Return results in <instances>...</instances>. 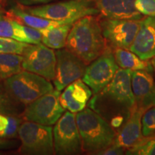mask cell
<instances>
[{
  "label": "cell",
  "mask_w": 155,
  "mask_h": 155,
  "mask_svg": "<svg viewBox=\"0 0 155 155\" xmlns=\"http://www.w3.org/2000/svg\"><path fill=\"white\" fill-rule=\"evenodd\" d=\"M131 78V70L119 68L111 82L94 94L88 104V108L104 118L116 133L135 108Z\"/></svg>",
  "instance_id": "1"
},
{
  "label": "cell",
  "mask_w": 155,
  "mask_h": 155,
  "mask_svg": "<svg viewBox=\"0 0 155 155\" xmlns=\"http://www.w3.org/2000/svg\"><path fill=\"white\" fill-rule=\"evenodd\" d=\"M6 15L9 18L14 19L19 24L31 27L39 30L53 28L62 25L72 23L66 21L52 20V19L35 16L25 12L21 7H12L9 11L6 12Z\"/></svg>",
  "instance_id": "18"
},
{
  "label": "cell",
  "mask_w": 155,
  "mask_h": 155,
  "mask_svg": "<svg viewBox=\"0 0 155 155\" xmlns=\"http://www.w3.org/2000/svg\"><path fill=\"white\" fill-rule=\"evenodd\" d=\"M9 124V119L7 115L0 114V133L6 129Z\"/></svg>",
  "instance_id": "33"
},
{
  "label": "cell",
  "mask_w": 155,
  "mask_h": 155,
  "mask_svg": "<svg viewBox=\"0 0 155 155\" xmlns=\"http://www.w3.org/2000/svg\"><path fill=\"white\" fill-rule=\"evenodd\" d=\"M125 150L119 145L114 144L106 149L96 152L97 155H122L125 154Z\"/></svg>",
  "instance_id": "30"
},
{
  "label": "cell",
  "mask_w": 155,
  "mask_h": 155,
  "mask_svg": "<svg viewBox=\"0 0 155 155\" xmlns=\"http://www.w3.org/2000/svg\"><path fill=\"white\" fill-rule=\"evenodd\" d=\"M102 34L108 47L129 50L140 26L141 19H110L99 16Z\"/></svg>",
  "instance_id": "8"
},
{
  "label": "cell",
  "mask_w": 155,
  "mask_h": 155,
  "mask_svg": "<svg viewBox=\"0 0 155 155\" xmlns=\"http://www.w3.org/2000/svg\"><path fill=\"white\" fill-rule=\"evenodd\" d=\"M4 86L16 101L25 106L54 90L50 81L25 70L4 81Z\"/></svg>",
  "instance_id": "5"
},
{
  "label": "cell",
  "mask_w": 155,
  "mask_h": 155,
  "mask_svg": "<svg viewBox=\"0 0 155 155\" xmlns=\"http://www.w3.org/2000/svg\"><path fill=\"white\" fill-rule=\"evenodd\" d=\"M21 145L19 152L28 155H53L55 153L53 128L26 121L21 124L18 131Z\"/></svg>",
  "instance_id": "6"
},
{
  "label": "cell",
  "mask_w": 155,
  "mask_h": 155,
  "mask_svg": "<svg viewBox=\"0 0 155 155\" xmlns=\"http://www.w3.org/2000/svg\"><path fill=\"white\" fill-rule=\"evenodd\" d=\"M0 36L28 43L26 35L22 29V25L9 18L7 15L0 19Z\"/></svg>",
  "instance_id": "22"
},
{
  "label": "cell",
  "mask_w": 155,
  "mask_h": 155,
  "mask_svg": "<svg viewBox=\"0 0 155 155\" xmlns=\"http://www.w3.org/2000/svg\"><path fill=\"white\" fill-rule=\"evenodd\" d=\"M141 133L143 137L155 135V106L149 108L141 117Z\"/></svg>",
  "instance_id": "26"
},
{
  "label": "cell",
  "mask_w": 155,
  "mask_h": 155,
  "mask_svg": "<svg viewBox=\"0 0 155 155\" xmlns=\"http://www.w3.org/2000/svg\"><path fill=\"white\" fill-rule=\"evenodd\" d=\"M22 29L26 35L28 44L41 43L42 35L40 30L24 25H22Z\"/></svg>",
  "instance_id": "29"
},
{
  "label": "cell",
  "mask_w": 155,
  "mask_h": 155,
  "mask_svg": "<svg viewBox=\"0 0 155 155\" xmlns=\"http://www.w3.org/2000/svg\"><path fill=\"white\" fill-rule=\"evenodd\" d=\"M75 121L81 136L83 152L95 154L115 141L116 131L91 108H85L75 114Z\"/></svg>",
  "instance_id": "3"
},
{
  "label": "cell",
  "mask_w": 155,
  "mask_h": 155,
  "mask_svg": "<svg viewBox=\"0 0 155 155\" xmlns=\"http://www.w3.org/2000/svg\"><path fill=\"white\" fill-rule=\"evenodd\" d=\"M55 56V75L53 81L56 90L61 91L83 77L87 65L66 48L56 50Z\"/></svg>",
  "instance_id": "12"
},
{
  "label": "cell",
  "mask_w": 155,
  "mask_h": 155,
  "mask_svg": "<svg viewBox=\"0 0 155 155\" xmlns=\"http://www.w3.org/2000/svg\"><path fill=\"white\" fill-rule=\"evenodd\" d=\"M4 0H0V3H2V2H3Z\"/></svg>",
  "instance_id": "36"
},
{
  "label": "cell",
  "mask_w": 155,
  "mask_h": 155,
  "mask_svg": "<svg viewBox=\"0 0 155 155\" xmlns=\"http://www.w3.org/2000/svg\"><path fill=\"white\" fill-rule=\"evenodd\" d=\"M113 51L116 63L121 68L129 69L131 71L145 70L151 72L154 71L151 62L143 61L131 50L116 48Z\"/></svg>",
  "instance_id": "19"
},
{
  "label": "cell",
  "mask_w": 155,
  "mask_h": 155,
  "mask_svg": "<svg viewBox=\"0 0 155 155\" xmlns=\"http://www.w3.org/2000/svg\"><path fill=\"white\" fill-rule=\"evenodd\" d=\"M73 23L60 25L53 28L40 30L42 33V43L52 49L65 48L68 36Z\"/></svg>",
  "instance_id": "20"
},
{
  "label": "cell",
  "mask_w": 155,
  "mask_h": 155,
  "mask_svg": "<svg viewBox=\"0 0 155 155\" xmlns=\"http://www.w3.org/2000/svg\"><path fill=\"white\" fill-rule=\"evenodd\" d=\"M19 146V141L0 137V150H12Z\"/></svg>",
  "instance_id": "31"
},
{
  "label": "cell",
  "mask_w": 155,
  "mask_h": 155,
  "mask_svg": "<svg viewBox=\"0 0 155 155\" xmlns=\"http://www.w3.org/2000/svg\"><path fill=\"white\" fill-rule=\"evenodd\" d=\"M5 15H6V12L4 10L2 7L1 6V3H0V19L2 18Z\"/></svg>",
  "instance_id": "34"
},
{
  "label": "cell",
  "mask_w": 155,
  "mask_h": 155,
  "mask_svg": "<svg viewBox=\"0 0 155 155\" xmlns=\"http://www.w3.org/2000/svg\"><path fill=\"white\" fill-rule=\"evenodd\" d=\"M131 89L135 107L143 111L155 106V81L151 71H131Z\"/></svg>",
  "instance_id": "13"
},
{
  "label": "cell",
  "mask_w": 155,
  "mask_h": 155,
  "mask_svg": "<svg viewBox=\"0 0 155 155\" xmlns=\"http://www.w3.org/2000/svg\"><path fill=\"white\" fill-rule=\"evenodd\" d=\"M60 95L61 91L55 89L28 104L23 112V119L45 126L55 124L65 112L60 102Z\"/></svg>",
  "instance_id": "7"
},
{
  "label": "cell",
  "mask_w": 155,
  "mask_h": 155,
  "mask_svg": "<svg viewBox=\"0 0 155 155\" xmlns=\"http://www.w3.org/2000/svg\"><path fill=\"white\" fill-rule=\"evenodd\" d=\"M2 154V153H1V152H0V154Z\"/></svg>",
  "instance_id": "37"
},
{
  "label": "cell",
  "mask_w": 155,
  "mask_h": 155,
  "mask_svg": "<svg viewBox=\"0 0 155 155\" xmlns=\"http://www.w3.org/2000/svg\"><path fill=\"white\" fill-rule=\"evenodd\" d=\"M22 61V55L19 54H0V81L23 71Z\"/></svg>",
  "instance_id": "21"
},
{
  "label": "cell",
  "mask_w": 155,
  "mask_h": 155,
  "mask_svg": "<svg viewBox=\"0 0 155 155\" xmlns=\"http://www.w3.org/2000/svg\"><path fill=\"white\" fill-rule=\"evenodd\" d=\"M92 95L91 88L79 78L64 89L60 95V102L65 110L76 114L86 108Z\"/></svg>",
  "instance_id": "15"
},
{
  "label": "cell",
  "mask_w": 155,
  "mask_h": 155,
  "mask_svg": "<svg viewBox=\"0 0 155 155\" xmlns=\"http://www.w3.org/2000/svg\"><path fill=\"white\" fill-rule=\"evenodd\" d=\"M151 63H152V65L153 67V70H154L155 73V57L152 58V61H151Z\"/></svg>",
  "instance_id": "35"
},
{
  "label": "cell",
  "mask_w": 155,
  "mask_h": 155,
  "mask_svg": "<svg viewBox=\"0 0 155 155\" xmlns=\"http://www.w3.org/2000/svg\"><path fill=\"white\" fill-rule=\"evenodd\" d=\"M144 113V111L135 107L125 124L116 133L114 144L127 150L132 147L142 138L141 117Z\"/></svg>",
  "instance_id": "17"
},
{
  "label": "cell",
  "mask_w": 155,
  "mask_h": 155,
  "mask_svg": "<svg viewBox=\"0 0 155 155\" xmlns=\"http://www.w3.org/2000/svg\"><path fill=\"white\" fill-rule=\"evenodd\" d=\"M125 154L155 155V135L143 137L137 144L126 150Z\"/></svg>",
  "instance_id": "24"
},
{
  "label": "cell",
  "mask_w": 155,
  "mask_h": 155,
  "mask_svg": "<svg viewBox=\"0 0 155 155\" xmlns=\"http://www.w3.org/2000/svg\"><path fill=\"white\" fill-rule=\"evenodd\" d=\"M135 7L141 15L155 16V0H136Z\"/></svg>",
  "instance_id": "28"
},
{
  "label": "cell",
  "mask_w": 155,
  "mask_h": 155,
  "mask_svg": "<svg viewBox=\"0 0 155 155\" xmlns=\"http://www.w3.org/2000/svg\"><path fill=\"white\" fill-rule=\"evenodd\" d=\"M16 1L20 5L30 7V6L38 5H46V4L54 2L59 1V0H16Z\"/></svg>",
  "instance_id": "32"
},
{
  "label": "cell",
  "mask_w": 155,
  "mask_h": 155,
  "mask_svg": "<svg viewBox=\"0 0 155 155\" xmlns=\"http://www.w3.org/2000/svg\"><path fill=\"white\" fill-rule=\"evenodd\" d=\"M136 0H95L101 17L110 19H141L143 15L136 9Z\"/></svg>",
  "instance_id": "16"
},
{
  "label": "cell",
  "mask_w": 155,
  "mask_h": 155,
  "mask_svg": "<svg viewBox=\"0 0 155 155\" xmlns=\"http://www.w3.org/2000/svg\"><path fill=\"white\" fill-rule=\"evenodd\" d=\"M107 44L102 34L99 17L88 15L73 24L65 48L80 58L87 65L105 51Z\"/></svg>",
  "instance_id": "2"
},
{
  "label": "cell",
  "mask_w": 155,
  "mask_h": 155,
  "mask_svg": "<svg viewBox=\"0 0 155 155\" xmlns=\"http://www.w3.org/2000/svg\"><path fill=\"white\" fill-rule=\"evenodd\" d=\"M21 104L16 101L0 84V114L7 116H19Z\"/></svg>",
  "instance_id": "23"
},
{
  "label": "cell",
  "mask_w": 155,
  "mask_h": 155,
  "mask_svg": "<svg viewBox=\"0 0 155 155\" xmlns=\"http://www.w3.org/2000/svg\"><path fill=\"white\" fill-rule=\"evenodd\" d=\"M129 50L143 61L155 57V16L141 19L140 26Z\"/></svg>",
  "instance_id": "14"
},
{
  "label": "cell",
  "mask_w": 155,
  "mask_h": 155,
  "mask_svg": "<svg viewBox=\"0 0 155 155\" xmlns=\"http://www.w3.org/2000/svg\"><path fill=\"white\" fill-rule=\"evenodd\" d=\"M22 55L23 70L38 74L50 81L53 80L56 56L52 48L42 43L28 44Z\"/></svg>",
  "instance_id": "11"
},
{
  "label": "cell",
  "mask_w": 155,
  "mask_h": 155,
  "mask_svg": "<svg viewBox=\"0 0 155 155\" xmlns=\"http://www.w3.org/2000/svg\"><path fill=\"white\" fill-rule=\"evenodd\" d=\"M119 68L113 50L107 46L99 57L88 64L82 80L96 94L111 82Z\"/></svg>",
  "instance_id": "10"
},
{
  "label": "cell",
  "mask_w": 155,
  "mask_h": 155,
  "mask_svg": "<svg viewBox=\"0 0 155 155\" xmlns=\"http://www.w3.org/2000/svg\"><path fill=\"white\" fill-rule=\"evenodd\" d=\"M20 7L35 16L72 23L83 17L100 15L95 0H62L36 7Z\"/></svg>",
  "instance_id": "4"
},
{
  "label": "cell",
  "mask_w": 155,
  "mask_h": 155,
  "mask_svg": "<svg viewBox=\"0 0 155 155\" xmlns=\"http://www.w3.org/2000/svg\"><path fill=\"white\" fill-rule=\"evenodd\" d=\"M9 119V124L2 132L0 133V137L5 139H15L18 137L19 128L22 123L23 118L19 117V116H7Z\"/></svg>",
  "instance_id": "27"
},
{
  "label": "cell",
  "mask_w": 155,
  "mask_h": 155,
  "mask_svg": "<svg viewBox=\"0 0 155 155\" xmlns=\"http://www.w3.org/2000/svg\"><path fill=\"white\" fill-rule=\"evenodd\" d=\"M53 134L55 154L73 155L83 152L81 136L74 114L68 111L65 112L55 123Z\"/></svg>",
  "instance_id": "9"
},
{
  "label": "cell",
  "mask_w": 155,
  "mask_h": 155,
  "mask_svg": "<svg viewBox=\"0 0 155 155\" xmlns=\"http://www.w3.org/2000/svg\"><path fill=\"white\" fill-rule=\"evenodd\" d=\"M28 45V43L0 36V54L13 53L22 55Z\"/></svg>",
  "instance_id": "25"
}]
</instances>
